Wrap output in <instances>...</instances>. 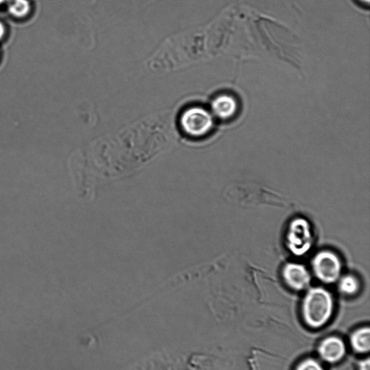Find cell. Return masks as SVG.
<instances>
[{
    "instance_id": "1",
    "label": "cell",
    "mask_w": 370,
    "mask_h": 370,
    "mask_svg": "<svg viewBox=\"0 0 370 370\" xmlns=\"http://www.w3.org/2000/svg\"><path fill=\"white\" fill-rule=\"evenodd\" d=\"M333 310V300L329 291L322 287L310 289L303 301V315L306 323L312 328L325 325Z\"/></svg>"
},
{
    "instance_id": "2",
    "label": "cell",
    "mask_w": 370,
    "mask_h": 370,
    "mask_svg": "<svg viewBox=\"0 0 370 370\" xmlns=\"http://www.w3.org/2000/svg\"><path fill=\"white\" fill-rule=\"evenodd\" d=\"M289 251L296 256H303L311 249L313 234L310 222L303 217L292 219L286 234Z\"/></svg>"
},
{
    "instance_id": "3",
    "label": "cell",
    "mask_w": 370,
    "mask_h": 370,
    "mask_svg": "<svg viewBox=\"0 0 370 370\" xmlns=\"http://www.w3.org/2000/svg\"><path fill=\"white\" fill-rule=\"evenodd\" d=\"M214 125L213 115L201 107L187 108L180 117V126L185 135L200 138L209 135Z\"/></svg>"
},
{
    "instance_id": "4",
    "label": "cell",
    "mask_w": 370,
    "mask_h": 370,
    "mask_svg": "<svg viewBox=\"0 0 370 370\" xmlns=\"http://www.w3.org/2000/svg\"><path fill=\"white\" fill-rule=\"evenodd\" d=\"M316 277L324 283L332 284L340 277L342 264L339 257L331 251L317 253L312 262Z\"/></svg>"
},
{
    "instance_id": "5",
    "label": "cell",
    "mask_w": 370,
    "mask_h": 370,
    "mask_svg": "<svg viewBox=\"0 0 370 370\" xmlns=\"http://www.w3.org/2000/svg\"><path fill=\"white\" fill-rule=\"evenodd\" d=\"M282 277L285 283L290 288L297 291L307 289L311 282L309 271L300 263H286L282 270Z\"/></svg>"
},
{
    "instance_id": "6",
    "label": "cell",
    "mask_w": 370,
    "mask_h": 370,
    "mask_svg": "<svg viewBox=\"0 0 370 370\" xmlns=\"http://www.w3.org/2000/svg\"><path fill=\"white\" fill-rule=\"evenodd\" d=\"M239 110L237 98L232 93H221L217 95L212 103L213 114L221 120H230L234 118Z\"/></svg>"
},
{
    "instance_id": "7",
    "label": "cell",
    "mask_w": 370,
    "mask_h": 370,
    "mask_svg": "<svg viewBox=\"0 0 370 370\" xmlns=\"http://www.w3.org/2000/svg\"><path fill=\"white\" fill-rule=\"evenodd\" d=\"M319 354L324 360L334 363L340 361L346 354V346L340 338L330 337L319 345Z\"/></svg>"
},
{
    "instance_id": "8",
    "label": "cell",
    "mask_w": 370,
    "mask_h": 370,
    "mask_svg": "<svg viewBox=\"0 0 370 370\" xmlns=\"http://www.w3.org/2000/svg\"><path fill=\"white\" fill-rule=\"evenodd\" d=\"M352 346L359 353H366L370 349V331L363 328L355 331L351 338Z\"/></svg>"
},
{
    "instance_id": "9",
    "label": "cell",
    "mask_w": 370,
    "mask_h": 370,
    "mask_svg": "<svg viewBox=\"0 0 370 370\" xmlns=\"http://www.w3.org/2000/svg\"><path fill=\"white\" fill-rule=\"evenodd\" d=\"M8 11L12 17L23 19L29 15L32 5L29 0H12L8 6Z\"/></svg>"
},
{
    "instance_id": "10",
    "label": "cell",
    "mask_w": 370,
    "mask_h": 370,
    "mask_svg": "<svg viewBox=\"0 0 370 370\" xmlns=\"http://www.w3.org/2000/svg\"><path fill=\"white\" fill-rule=\"evenodd\" d=\"M338 286L343 293L352 295L358 291L359 284L353 275H346L341 279Z\"/></svg>"
},
{
    "instance_id": "11",
    "label": "cell",
    "mask_w": 370,
    "mask_h": 370,
    "mask_svg": "<svg viewBox=\"0 0 370 370\" xmlns=\"http://www.w3.org/2000/svg\"><path fill=\"white\" fill-rule=\"evenodd\" d=\"M296 370H324L319 362L314 359H306L303 362Z\"/></svg>"
},
{
    "instance_id": "12",
    "label": "cell",
    "mask_w": 370,
    "mask_h": 370,
    "mask_svg": "<svg viewBox=\"0 0 370 370\" xmlns=\"http://www.w3.org/2000/svg\"><path fill=\"white\" fill-rule=\"evenodd\" d=\"M6 27L5 23L0 20V41H3L6 35Z\"/></svg>"
},
{
    "instance_id": "13",
    "label": "cell",
    "mask_w": 370,
    "mask_h": 370,
    "mask_svg": "<svg viewBox=\"0 0 370 370\" xmlns=\"http://www.w3.org/2000/svg\"><path fill=\"white\" fill-rule=\"evenodd\" d=\"M359 369L360 370H370V361L369 358L360 362Z\"/></svg>"
},
{
    "instance_id": "14",
    "label": "cell",
    "mask_w": 370,
    "mask_h": 370,
    "mask_svg": "<svg viewBox=\"0 0 370 370\" xmlns=\"http://www.w3.org/2000/svg\"><path fill=\"white\" fill-rule=\"evenodd\" d=\"M8 0H0V7L4 6L6 3H7Z\"/></svg>"
},
{
    "instance_id": "15",
    "label": "cell",
    "mask_w": 370,
    "mask_h": 370,
    "mask_svg": "<svg viewBox=\"0 0 370 370\" xmlns=\"http://www.w3.org/2000/svg\"><path fill=\"white\" fill-rule=\"evenodd\" d=\"M359 1L362 4H367V5L369 4V0H359Z\"/></svg>"
}]
</instances>
